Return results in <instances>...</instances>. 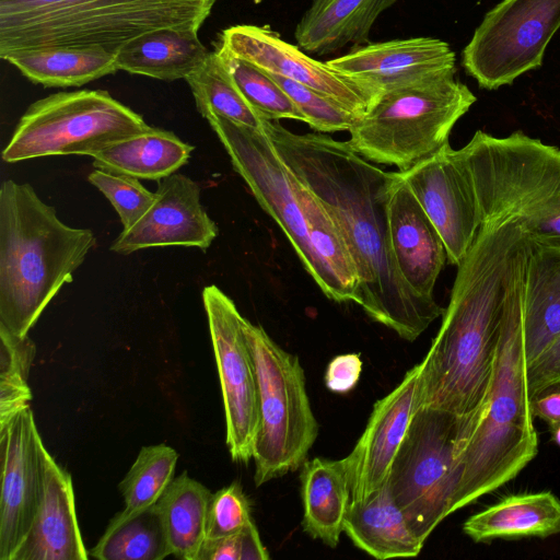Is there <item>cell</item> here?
<instances>
[{
    "label": "cell",
    "instance_id": "1",
    "mask_svg": "<svg viewBox=\"0 0 560 560\" xmlns=\"http://www.w3.org/2000/svg\"><path fill=\"white\" fill-rule=\"evenodd\" d=\"M261 129L340 228L358 271L359 305L404 340H416L445 308L412 291L395 264L387 230L393 172L364 159L348 141L322 132L294 133L267 118Z\"/></svg>",
    "mask_w": 560,
    "mask_h": 560
},
{
    "label": "cell",
    "instance_id": "2",
    "mask_svg": "<svg viewBox=\"0 0 560 560\" xmlns=\"http://www.w3.org/2000/svg\"><path fill=\"white\" fill-rule=\"evenodd\" d=\"M529 249L518 224L480 223L457 266L441 327L420 362L417 409L465 416L482 406L508 308L524 287Z\"/></svg>",
    "mask_w": 560,
    "mask_h": 560
},
{
    "label": "cell",
    "instance_id": "3",
    "mask_svg": "<svg viewBox=\"0 0 560 560\" xmlns=\"http://www.w3.org/2000/svg\"><path fill=\"white\" fill-rule=\"evenodd\" d=\"M96 238L63 223L30 184L0 186V325L28 335L60 289L72 282Z\"/></svg>",
    "mask_w": 560,
    "mask_h": 560
},
{
    "label": "cell",
    "instance_id": "4",
    "mask_svg": "<svg viewBox=\"0 0 560 560\" xmlns=\"http://www.w3.org/2000/svg\"><path fill=\"white\" fill-rule=\"evenodd\" d=\"M215 0H0V57L45 47H93L114 55L159 28L199 32Z\"/></svg>",
    "mask_w": 560,
    "mask_h": 560
},
{
    "label": "cell",
    "instance_id": "5",
    "mask_svg": "<svg viewBox=\"0 0 560 560\" xmlns=\"http://www.w3.org/2000/svg\"><path fill=\"white\" fill-rule=\"evenodd\" d=\"M523 290L508 308L490 387L458 456L451 514L514 479L538 453L526 384Z\"/></svg>",
    "mask_w": 560,
    "mask_h": 560
},
{
    "label": "cell",
    "instance_id": "6",
    "mask_svg": "<svg viewBox=\"0 0 560 560\" xmlns=\"http://www.w3.org/2000/svg\"><path fill=\"white\" fill-rule=\"evenodd\" d=\"M480 223L518 224L534 241L560 249V149L517 130H477L460 148Z\"/></svg>",
    "mask_w": 560,
    "mask_h": 560
},
{
    "label": "cell",
    "instance_id": "7",
    "mask_svg": "<svg viewBox=\"0 0 560 560\" xmlns=\"http://www.w3.org/2000/svg\"><path fill=\"white\" fill-rule=\"evenodd\" d=\"M476 96L454 77L380 97L349 130L351 148L372 163L405 172L448 143Z\"/></svg>",
    "mask_w": 560,
    "mask_h": 560
},
{
    "label": "cell",
    "instance_id": "8",
    "mask_svg": "<svg viewBox=\"0 0 560 560\" xmlns=\"http://www.w3.org/2000/svg\"><path fill=\"white\" fill-rule=\"evenodd\" d=\"M244 329L258 388L259 424L253 459L254 481L259 487L301 468L319 427L299 358L283 350L261 326L246 318Z\"/></svg>",
    "mask_w": 560,
    "mask_h": 560
},
{
    "label": "cell",
    "instance_id": "9",
    "mask_svg": "<svg viewBox=\"0 0 560 560\" xmlns=\"http://www.w3.org/2000/svg\"><path fill=\"white\" fill-rule=\"evenodd\" d=\"M482 406L458 416L420 407L394 458L387 483L409 526L424 542L448 516L459 479L457 460Z\"/></svg>",
    "mask_w": 560,
    "mask_h": 560
},
{
    "label": "cell",
    "instance_id": "10",
    "mask_svg": "<svg viewBox=\"0 0 560 560\" xmlns=\"http://www.w3.org/2000/svg\"><path fill=\"white\" fill-rule=\"evenodd\" d=\"M142 116L107 91L58 92L28 106L2 151L16 163L51 155H90L147 131Z\"/></svg>",
    "mask_w": 560,
    "mask_h": 560
},
{
    "label": "cell",
    "instance_id": "11",
    "mask_svg": "<svg viewBox=\"0 0 560 560\" xmlns=\"http://www.w3.org/2000/svg\"><path fill=\"white\" fill-rule=\"evenodd\" d=\"M559 28L560 0H502L475 30L462 66L481 89L511 85L542 65Z\"/></svg>",
    "mask_w": 560,
    "mask_h": 560
},
{
    "label": "cell",
    "instance_id": "12",
    "mask_svg": "<svg viewBox=\"0 0 560 560\" xmlns=\"http://www.w3.org/2000/svg\"><path fill=\"white\" fill-rule=\"evenodd\" d=\"M206 119L229 154L234 170L259 206L285 234L304 269L313 278L315 262L299 201L301 180L261 128L244 126L217 115H208Z\"/></svg>",
    "mask_w": 560,
    "mask_h": 560
},
{
    "label": "cell",
    "instance_id": "13",
    "mask_svg": "<svg viewBox=\"0 0 560 560\" xmlns=\"http://www.w3.org/2000/svg\"><path fill=\"white\" fill-rule=\"evenodd\" d=\"M225 415V442L234 462L253 458L259 424L258 388L244 322L234 302L217 285L202 291Z\"/></svg>",
    "mask_w": 560,
    "mask_h": 560
},
{
    "label": "cell",
    "instance_id": "14",
    "mask_svg": "<svg viewBox=\"0 0 560 560\" xmlns=\"http://www.w3.org/2000/svg\"><path fill=\"white\" fill-rule=\"evenodd\" d=\"M0 560L13 557L38 511L47 450L28 406L0 425Z\"/></svg>",
    "mask_w": 560,
    "mask_h": 560
},
{
    "label": "cell",
    "instance_id": "15",
    "mask_svg": "<svg viewBox=\"0 0 560 560\" xmlns=\"http://www.w3.org/2000/svg\"><path fill=\"white\" fill-rule=\"evenodd\" d=\"M399 173L441 235L447 261L457 267L480 226L474 186L459 151L447 143Z\"/></svg>",
    "mask_w": 560,
    "mask_h": 560
},
{
    "label": "cell",
    "instance_id": "16",
    "mask_svg": "<svg viewBox=\"0 0 560 560\" xmlns=\"http://www.w3.org/2000/svg\"><path fill=\"white\" fill-rule=\"evenodd\" d=\"M455 61L446 42L412 37L360 46L327 63L355 82L375 103L385 94L454 77Z\"/></svg>",
    "mask_w": 560,
    "mask_h": 560
},
{
    "label": "cell",
    "instance_id": "17",
    "mask_svg": "<svg viewBox=\"0 0 560 560\" xmlns=\"http://www.w3.org/2000/svg\"><path fill=\"white\" fill-rule=\"evenodd\" d=\"M220 47L264 71L276 73L324 93L362 117L374 104L350 78L282 40L268 26L234 25L220 36Z\"/></svg>",
    "mask_w": 560,
    "mask_h": 560
},
{
    "label": "cell",
    "instance_id": "18",
    "mask_svg": "<svg viewBox=\"0 0 560 560\" xmlns=\"http://www.w3.org/2000/svg\"><path fill=\"white\" fill-rule=\"evenodd\" d=\"M158 183L152 207L133 226L121 231L110 250L120 255L164 246L207 250L219 230L200 202L199 185L179 173Z\"/></svg>",
    "mask_w": 560,
    "mask_h": 560
},
{
    "label": "cell",
    "instance_id": "19",
    "mask_svg": "<svg viewBox=\"0 0 560 560\" xmlns=\"http://www.w3.org/2000/svg\"><path fill=\"white\" fill-rule=\"evenodd\" d=\"M420 363L374 404L368 423L351 453L345 457L351 501L365 500L386 481L394 458L417 411Z\"/></svg>",
    "mask_w": 560,
    "mask_h": 560
},
{
    "label": "cell",
    "instance_id": "20",
    "mask_svg": "<svg viewBox=\"0 0 560 560\" xmlns=\"http://www.w3.org/2000/svg\"><path fill=\"white\" fill-rule=\"evenodd\" d=\"M387 230L392 254L404 281L417 294L434 299L435 282L447 261L446 248L399 172H393L388 189Z\"/></svg>",
    "mask_w": 560,
    "mask_h": 560
},
{
    "label": "cell",
    "instance_id": "21",
    "mask_svg": "<svg viewBox=\"0 0 560 560\" xmlns=\"http://www.w3.org/2000/svg\"><path fill=\"white\" fill-rule=\"evenodd\" d=\"M89 555L78 523L71 476L47 451L42 501L13 560H86Z\"/></svg>",
    "mask_w": 560,
    "mask_h": 560
},
{
    "label": "cell",
    "instance_id": "22",
    "mask_svg": "<svg viewBox=\"0 0 560 560\" xmlns=\"http://www.w3.org/2000/svg\"><path fill=\"white\" fill-rule=\"evenodd\" d=\"M299 201L315 262L314 281L328 299L359 304L358 271L340 228L318 196L303 183Z\"/></svg>",
    "mask_w": 560,
    "mask_h": 560
},
{
    "label": "cell",
    "instance_id": "23",
    "mask_svg": "<svg viewBox=\"0 0 560 560\" xmlns=\"http://www.w3.org/2000/svg\"><path fill=\"white\" fill-rule=\"evenodd\" d=\"M529 248L523 290V341L527 364L560 336V249L530 237Z\"/></svg>",
    "mask_w": 560,
    "mask_h": 560
},
{
    "label": "cell",
    "instance_id": "24",
    "mask_svg": "<svg viewBox=\"0 0 560 560\" xmlns=\"http://www.w3.org/2000/svg\"><path fill=\"white\" fill-rule=\"evenodd\" d=\"M343 533L380 560L417 557L424 544L409 526L387 481L365 500L350 502Z\"/></svg>",
    "mask_w": 560,
    "mask_h": 560
},
{
    "label": "cell",
    "instance_id": "25",
    "mask_svg": "<svg viewBox=\"0 0 560 560\" xmlns=\"http://www.w3.org/2000/svg\"><path fill=\"white\" fill-rule=\"evenodd\" d=\"M397 0H313L294 37L302 49L328 55L369 40L376 19Z\"/></svg>",
    "mask_w": 560,
    "mask_h": 560
},
{
    "label": "cell",
    "instance_id": "26",
    "mask_svg": "<svg viewBox=\"0 0 560 560\" xmlns=\"http://www.w3.org/2000/svg\"><path fill=\"white\" fill-rule=\"evenodd\" d=\"M210 51L198 31L165 27L144 33L124 45L115 55L118 70L162 81L187 79Z\"/></svg>",
    "mask_w": 560,
    "mask_h": 560
},
{
    "label": "cell",
    "instance_id": "27",
    "mask_svg": "<svg viewBox=\"0 0 560 560\" xmlns=\"http://www.w3.org/2000/svg\"><path fill=\"white\" fill-rule=\"evenodd\" d=\"M303 530L314 539L336 548L343 533L351 493L345 458L314 457L300 472Z\"/></svg>",
    "mask_w": 560,
    "mask_h": 560
},
{
    "label": "cell",
    "instance_id": "28",
    "mask_svg": "<svg viewBox=\"0 0 560 560\" xmlns=\"http://www.w3.org/2000/svg\"><path fill=\"white\" fill-rule=\"evenodd\" d=\"M463 530L475 542L558 535L560 499L550 491L509 495L467 518Z\"/></svg>",
    "mask_w": 560,
    "mask_h": 560
},
{
    "label": "cell",
    "instance_id": "29",
    "mask_svg": "<svg viewBox=\"0 0 560 560\" xmlns=\"http://www.w3.org/2000/svg\"><path fill=\"white\" fill-rule=\"evenodd\" d=\"M192 151L194 147L174 132L150 127L106 147L92 158L97 170L159 182L184 166Z\"/></svg>",
    "mask_w": 560,
    "mask_h": 560
},
{
    "label": "cell",
    "instance_id": "30",
    "mask_svg": "<svg viewBox=\"0 0 560 560\" xmlns=\"http://www.w3.org/2000/svg\"><path fill=\"white\" fill-rule=\"evenodd\" d=\"M3 60L47 88L81 86L118 71L114 54L93 47L36 48L10 54Z\"/></svg>",
    "mask_w": 560,
    "mask_h": 560
},
{
    "label": "cell",
    "instance_id": "31",
    "mask_svg": "<svg viewBox=\"0 0 560 560\" xmlns=\"http://www.w3.org/2000/svg\"><path fill=\"white\" fill-rule=\"evenodd\" d=\"M211 492L187 471L173 478L155 503L164 524L171 553L183 560H197L206 540Z\"/></svg>",
    "mask_w": 560,
    "mask_h": 560
},
{
    "label": "cell",
    "instance_id": "32",
    "mask_svg": "<svg viewBox=\"0 0 560 560\" xmlns=\"http://www.w3.org/2000/svg\"><path fill=\"white\" fill-rule=\"evenodd\" d=\"M89 553L98 560H162L172 555L156 504L117 513Z\"/></svg>",
    "mask_w": 560,
    "mask_h": 560
},
{
    "label": "cell",
    "instance_id": "33",
    "mask_svg": "<svg viewBox=\"0 0 560 560\" xmlns=\"http://www.w3.org/2000/svg\"><path fill=\"white\" fill-rule=\"evenodd\" d=\"M186 81L196 107L205 118L217 115L244 126L261 128L265 117L246 101L215 50Z\"/></svg>",
    "mask_w": 560,
    "mask_h": 560
},
{
    "label": "cell",
    "instance_id": "34",
    "mask_svg": "<svg viewBox=\"0 0 560 560\" xmlns=\"http://www.w3.org/2000/svg\"><path fill=\"white\" fill-rule=\"evenodd\" d=\"M177 452L165 444L143 446L119 483L124 512L154 505L174 478Z\"/></svg>",
    "mask_w": 560,
    "mask_h": 560
},
{
    "label": "cell",
    "instance_id": "35",
    "mask_svg": "<svg viewBox=\"0 0 560 560\" xmlns=\"http://www.w3.org/2000/svg\"><path fill=\"white\" fill-rule=\"evenodd\" d=\"M215 51L246 101L265 118L305 122L295 104L268 72L220 46Z\"/></svg>",
    "mask_w": 560,
    "mask_h": 560
},
{
    "label": "cell",
    "instance_id": "36",
    "mask_svg": "<svg viewBox=\"0 0 560 560\" xmlns=\"http://www.w3.org/2000/svg\"><path fill=\"white\" fill-rule=\"evenodd\" d=\"M35 345L0 325V425L30 405L27 378L35 357Z\"/></svg>",
    "mask_w": 560,
    "mask_h": 560
},
{
    "label": "cell",
    "instance_id": "37",
    "mask_svg": "<svg viewBox=\"0 0 560 560\" xmlns=\"http://www.w3.org/2000/svg\"><path fill=\"white\" fill-rule=\"evenodd\" d=\"M267 72V71H266ZM316 132L349 131L361 118L335 98L285 77L268 72Z\"/></svg>",
    "mask_w": 560,
    "mask_h": 560
},
{
    "label": "cell",
    "instance_id": "38",
    "mask_svg": "<svg viewBox=\"0 0 560 560\" xmlns=\"http://www.w3.org/2000/svg\"><path fill=\"white\" fill-rule=\"evenodd\" d=\"M88 180L110 201L120 218L122 230L133 226L155 201V192L130 175L95 168L89 174Z\"/></svg>",
    "mask_w": 560,
    "mask_h": 560
},
{
    "label": "cell",
    "instance_id": "39",
    "mask_svg": "<svg viewBox=\"0 0 560 560\" xmlns=\"http://www.w3.org/2000/svg\"><path fill=\"white\" fill-rule=\"evenodd\" d=\"M250 503L240 482L218 490L211 494L206 539H215L241 532L250 521Z\"/></svg>",
    "mask_w": 560,
    "mask_h": 560
},
{
    "label": "cell",
    "instance_id": "40",
    "mask_svg": "<svg viewBox=\"0 0 560 560\" xmlns=\"http://www.w3.org/2000/svg\"><path fill=\"white\" fill-rule=\"evenodd\" d=\"M258 529L252 520L241 532L215 539H206L197 560H268Z\"/></svg>",
    "mask_w": 560,
    "mask_h": 560
},
{
    "label": "cell",
    "instance_id": "41",
    "mask_svg": "<svg viewBox=\"0 0 560 560\" xmlns=\"http://www.w3.org/2000/svg\"><path fill=\"white\" fill-rule=\"evenodd\" d=\"M529 398L540 390L560 384V336L526 366Z\"/></svg>",
    "mask_w": 560,
    "mask_h": 560
},
{
    "label": "cell",
    "instance_id": "42",
    "mask_svg": "<svg viewBox=\"0 0 560 560\" xmlns=\"http://www.w3.org/2000/svg\"><path fill=\"white\" fill-rule=\"evenodd\" d=\"M361 371L362 360L360 354L337 355L327 365L324 376L325 385L330 392L348 393L357 385Z\"/></svg>",
    "mask_w": 560,
    "mask_h": 560
},
{
    "label": "cell",
    "instance_id": "43",
    "mask_svg": "<svg viewBox=\"0 0 560 560\" xmlns=\"http://www.w3.org/2000/svg\"><path fill=\"white\" fill-rule=\"evenodd\" d=\"M533 417L544 420L549 428L560 423V384L549 386L529 398Z\"/></svg>",
    "mask_w": 560,
    "mask_h": 560
},
{
    "label": "cell",
    "instance_id": "44",
    "mask_svg": "<svg viewBox=\"0 0 560 560\" xmlns=\"http://www.w3.org/2000/svg\"><path fill=\"white\" fill-rule=\"evenodd\" d=\"M552 441L560 447V423L550 428Z\"/></svg>",
    "mask_w": 560,
    "mask_h": 560
}]
</instances>
